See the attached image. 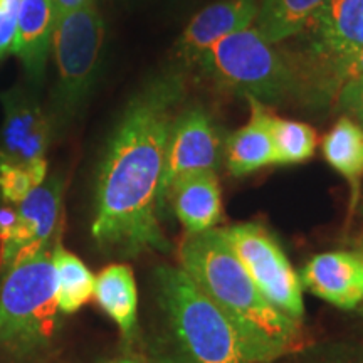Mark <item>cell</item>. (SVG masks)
<instances>
[{"instance_id":"6da1fadb","label":"cell","mask_w":363,"mask_h":363,"mask_svg":"<svg viewBox=\"0 0 363 363\" xmlns=\"http://www.w3.org/2000/svg\"><path fill=\"white\" fill-rule=\"evenodd\" d=\"M185 93L180 71L153 78L131 99L99 169L91 235L125 256L169 251L158 222V190L175 108Z\"/></svg>"},{"instance_id":"7a4b0ae2","label":"cell","mask_w":363,"mask_h":363,"mask_svg":"<svg viewBox=\"0 0 363 363\" xmlns=\"http://www.w3.org/2000/svg\"><path fill=\"white\" fill-rule=\"evenodd\" d=\"M179 259L182 269L233 321L261 363H272L298 347V321L267 301L219 230L185 235Z\"/></svg>"},{"instance_id":"3957f363","label":"cell","mask_w":363,"mask_h":363,"mask_svg":"<svg viewBox=\"0 0 363 363\" xmlns=\"http://www.w3.org/2000/svg\"><path fill=\"white\" fill-rule=\"evenodd\" d=\"M291 48L283 52L296 78L294 98L328 106L345 83L348 65L363 51V0H325Z\"/></svg>"},{"instance_id":"277c9868","label":"cell","mask_w":363,"mask_h":363,"mask_svg":"<svg viewBox=\"0 0 363 363\" xmlns=\"http://www.w3.org/2000/svg\"><path fill=\"white\" fill-rule=\"evenodd\" d=\"M158 306L184 363H261L233 321L182 267L155 272Z\"/></svg>"},{"instance_id":"5b68a950","label":"cell","mask_w":363,"mask_h":363,"mask_svg":"<svg viewBox=\"0 0 363 363\" xmlns=\"http://www.w3.org/2000/svg\"><path fill=\"white\" fill-rule=\"evenodd\" d=\"M52 247L13 266L0 279V343L30 352L51 340L57 323V279Z\"/></svg>"},{"instance_id":"8992f818","label":"cell","mask_w":363,"mask_h":363,"mask_svg":"<svg viewBox=\"0 0 363 363\" xmlns=\"http://www.w3.org/2000/svg\"><path fill=\"white\" fill-rule=\"evenodd\" d=\"M197 66L220 88L261 103H281L296 94V78L288 59L256 27L220 39Z\"/></svg>"},{"instance_id":"52a82bcc","label":"cell","mask_w":363,"mask_h":363,"mask_svg":"<svg viewBox=\"0 0 363 363\" xmlns=\"http://www.w3.org/2000/svg\"><path fill=\"white\" fill-rule=\"evenodd\" d=\"M104 43V22L96 4L56 19L52 51L57 69L54 106L71 116L93 88Z\"/></svg>"},{"instance_id":"ba28073f","label":"cell","mask_w":363,"mask_h":363,"mask_svg":"<svg viewBox=\"0 0 363 363\" xmlns=\"http://www.w3.org/2000/svg\"><path fill=\"white\" fill-rule=\"evenodd\" d=\"M217 230L267 301L301 323L305 316L303 286L278 240L256 222Z\"/></svg>"},{"instance_id":"9c48e42d","label":"cell","mask_w":363,"mask_h":363,"mask_svg":"<svg viewBox=\"0 0 363 363\" xmlns=\"http://www.w3.org/2000/svg\"><path fill=\"white\" fill-rule=\"evenodd\" d=\"M220 162V138L212 118L202 108H190L175 116L167 142L165 165L158 190V214L165 195L182 177L216 172Z\"/></svg>"},{"instance_id":"30bf717a","label":"cell","mask_w":363,"mask_h":363,"mask_svg":"<svg viewBox=\"0 0 363 363\" xmlns=\"http://www.w3.org/2000/svg\"><path fill=\"white\" fill-rule=\"evenodd\" d=\"M61 212V184L51 179L16 206L11 229L0 235V279L19 262L51 246Z\"/></svg>"},{"instance_id":"8fae6325","label":"cell","mask_w":363,"mask_h":363,"mask_svg":"<svg viewBox=\"0 0 363 363\" xmlns=\"http://www.w3.org/2000/svg\"><path fill=\"white\" fill-rule=\"evenodd\" d=\"M0 101L4 104L0 162L29 167L45 160L52 128L43 108L22 91L0 94Z\"/></svg>"},{"instance_id":"7c38bea8","label":"cell","mask_w":363,"mask_h":363,"mask_svg":"<svg viewBox=\"0 0 363 363\" xmlns=\"http://www.w3.org/2000/svg\"><path fill=\"white\" fill-rule=\"evenodd\" d=\"M303 288L342 310L363 303V256L357 251H330L311 257L299 276Z\"/></svg>"},{"instance_id":"4fadbf2b","label":"cell","mask_w":363,"mask_h":363,"mask_svg":"<svg viewBox=\"0 0 363 363\" xmlns=\"http://www.w3.org/2000/svg\"><path fill=\"white\" fill-rule=\"evenodd\" d=\"M257 9V0H217L202 9L180 35L179 56L189 65H197L207 49L220 39L251 27Z\"/></svg>"},{"instance_id":"5bb4252c","label":"cell","mask_w":363,"mask_h":363,"mask_svg":"<svg viewBox=\"0 0 363 363\" xmlns=\"http://www.w3.org/2000/svg\"><path fill=\"white\" fill-rule=\"evenodd\" d=\"M165 202L172 203L187 234L216 229L222 219V195L216 172L182 177L172 184Z\"/></svg>"},{"instance_id":"9a60e30c","label":"cell","mask_w":363,"mask_h":363,"mask_svg":"<svg viewBox=\"0 0 363 363\" xmlns=\"http://www.w3.org/2000/svg\"><path fill=\"white\" fill-rule=\"evenodd\" d=\"M247 101L251 104V120L234 131L225 145L227 169L234 177H244L264 167L276 165L271 136L272 113L257 99L247 98Z\"/></svg>"},{"instance_id":"2e32d148","label":"cell","mask_w":363,"mask_h":363,"mask_svg":"<svg viewBox=\"0 0 363 363\" xmlns=\"http://www.w3.org/2000/svg\"><path fill=\"white\" fill-rule=\"evenodd\" d=\"M56 13L51 0H21L17 12V34L12 52L21 57L27 76L43 81L49 49L52 45Z\"/></svg>"},{"instance_id":"e0dca14e","label":"cell","mask_w":363,"mask_h":363,"mask_svg":"<svg viewBox=\"0 0 363 363\" xmlns=\"http://www.w3.org/2000/svg\"><path fill=\"white\" fill-rule=\"evenodd\" d=\"M321 152L326 163L350 185L353 211L360 201L363 180V126L350 116H342L325 135Z\"/></svg>"},{"instance_id":"ac0fdd59","label":"cell","mask_w":363,"mask_h":363,"mask_svg":"<svg viewBox=\"0 0 363 363\" xmlns=\"http://www.w3.org/2000/svg\"><path fill=\"white\" fill-rule=\"evenodd\" d=\"M94 299L115 321L125 338H131L138 313V293L133 271L126 264H110L94 278Z\"/></svg>"},{"instance_id":"d6986e66","label":"cell","mask_w":363,"mask_h":363,"mask_svg":"<svg viewBox=\"0 0 363 363\" xmlns=\"http://www.w3.org/2000/svg\"><path fill=\"white\" fill-rule=\"evenodd\" d=\"M325 0H262L256 29L267 43L279 44L301 33Z\"/></svg>"},{"instance_id":"ffe728a7","label":"cell","mask_w":363,"mask_h":363,"mask_svg":"<svg viewBox=\"0 0 363 363\" xmlns=\"http://www.w3.org/2000/svg\"><path fill=\"white\" fill-rule=\"evenodd\" d=\"M52 262L57 279L59 311L72 315L81 310L94 294V276L78 256L61 244L52 247Z\"/></svg>"},{"instance_id":"44dd1931","label":"cell","mask_w":363,"mask_h":363,"mask_svg":"<svg viewBox=\"0 0 363 363\" xmlns=\"http://www.w3.org/2000/svg\"><path fill=\"white\" fill-rule=\"evenodd\" d=\"M271 136L272 145H274L276 165L305 163L316 152V131L301 121L284 120V118L272 115Z\"/></svg>"},{"instance_id":"7402d4cb","label":"cell","mask_w":363,"mask_h":363,"mask_svg":"<svg viewBox=\"0 0 363 363\" xmlns=\"http://www.w3.org/2000/svg\"><path fill=\"white\" fill-rule=\"evenodd\" d=\"M48 175V160L38 162L29 167L9 165L0 162V195L4 202L17 206L24 199L43 185Z\"/></svg>"},{"instance_id":"603a6c76","label":"cell","mask_w":363,"mask_h":363,"mask_svg":"<svg viewBox=\"0 0 363 363\" xmlns=\"http://www.w3.org/2000/svg\"><path fill=\"white\" fill-rule=\"evenodd\" d=\"M21 0H6L0 6V57L12 52L17 34V12Z\"/></svg>"},{"instance_id":"cb8c5ba5","label":"cell","mask_w":363,"mask_h":363,"mask_svg":"<svg viewBox=\"0 0 363 363\" xmlns=\"http://www.w3.org/2000/svg\"><path fill=\"white\" fill-rule=\"evenodd\" d=\"M335 101H337L340 110L350 113L363 125V86L342 89Z\"/></svg>"},{"instance_id":"d4e9b609","label":"cell","mask_w":363,"mask_h":363,"mask_svg":"<svg viewBox=\"0 0 363 363\" xmlns=\"http://www.w3.org/2000/svg\"><path fill=\"white\" fill-rule=\"evenodd\" d=\"M313 363H363V350L357 347L338 345L321 353Z\"/></svg>"},{"instance_id":"484cf974","label":"cell","mask_w":363,"mask_h":363,"mask_svg":"<svg viewBox=\"0 0 363 363\" xmlns=\"http://www.w3.org/2000/svg\"><path fill=\"white\" fill-rule=\"evenodd\" d=\"M358 86H363V51L358 52L357 57L353 59L350 65H348L342 89L358 88Z\"/></svg>"},{"instance_id":"4316f807","label":"cell","mask_w":363,"mask_h":363,"mask_svg":"<svg viewBox=\"0 0 363 363\" xmlns=\"http://www.w3.org/2000/svg\"><path fill=\"white\" fill-rule=\"evenodd\" d=\"M93 2L94 0H51L54 13H56V19H59V17H65L67 13L74 11H79V9L89 6V4Z\"/></svg>"},{"instance_id":"83f0119b","label":"cell","mask_w":363,"mask_h":363,"mask_svg":"<svg viewBox=\"0 0 363 363\" xmlns=\"http://www.w3.org/2000/svg\"><path fill=\"white\" fill-rule=\"evenodd\" d=\"M355 251L363 256V235L355 240Z\"/></svg>"},{"instance_id":"f1b7e54d","label":"cell","mask_w":363,"mask_h":363,"mask_svg":"<svg viewBox=\"0 0 363 363\" xmlns=\"http://www.w3.org/2000/svg\"><path fill=\"white\" fill-rule=\"evenodd\" d=\"M111 363H138V362L128 360V358H121V360H116V362H111Z\"/></svg>"},{"instance_id":"f546056e","label":"cell","mask_w":363,"mask_h":363,"mask_svg":"<svg viewBox=\"0 0 363 363\" xmlns=\"http://www.w3.org/2000/svg\"><path fill=\"white\" fill-rule=\"evenodd\" d=\"M4 2H6V0H0V6H2V4H4Z\"/></svg>"},{"instance_id":"4dcf8cb0","label":"cell","mask_w":363,"mask_h":363,"mask_svg":"<svg viewBox=\"0 0 363 363\" xmlns=\"http://www.w3.org/2000/svg\"><path fill=\"white\" fill-rule=\"evenodd\" d=\"M362 216H363V206H362Z\"/></svg>"},{"instance_id":"1f68e13d","label":"cell","mask_w":363,"mask_h":363,"mask_svg":"<svg viewBox=\"0 0 363 363\" xmlns=\"http://www.w3.org/2000/svg\"><path fill=\"white\" fill-rule=\"evenodd\" d=\"M362 126H363V125H362Z\"/></svg>"}]
</instances>
